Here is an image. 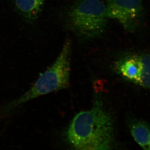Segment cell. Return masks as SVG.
<instances>
[{"instance_id":"cell-6","label":"cell","mask_w":150,"mask_h":150,"mask_svg":"<svg viewBox=\"0 0 150 150\" xmlns=\"http://www.w3.org/2000/svg\"><path fill=\"white\" fill-rule=\"evenodd\" d=\"M46 0H13L19 13L29 21L35 20L43 7Z\"/></svg>"},{"instance_id":"cell-3","label":"cell","mask_w":150,"mask_h":150,"mask_svg":"<svg viewBox=\"0 0 150 150\" xmlns=\"http://www.w3.org/2000/svg\"><path fill=\"white\" fill-rule=\"evenodd\" d=\"M108 18L106 6L100 0H78L68 13L70 29L83 40L102 36L106 30Z\"/></svg>"},{"instance_id":"cell-5","label":"cell","mask_w":150,"mask_h":150,"mask_svg":"<svg viewBox=\"0 0 150 150\" xmlns=\"http://www.w3.org/2000/svg\"><path fill=\"white\" fill-rule=\"evenodd\" d=\"M119 73L128 80L142 87H150V56L143 54L127 56L118 63Z\"/></svg>"},{"instance_id":"cell-1","label":"cell","mask_w":150,"mask_h":150,"mask_svg":"<svg viewBox=\"0 0 150 150\" xmlns=\"http://www.w3.org/2000/svg\"><path fill=\"white\" fill-rule=\"evenodd\" d=\"M65 137L71 150H114L113 120L100 100L97 99L90 110L75 115Z\"/></svg>"},{"instance_id":"cell-4","label":"cell","mask_w":150,"mask_h":150,"mask_svg":"<svg viewBox=\"0 0 150 150\" xmlns=\"http://www.w3.org/2000/svg\"><path fill=\"white\" fill-rule=\"evenodd\" d=\"M108 18L118 21L126 31L137 30L142 21L144 8L142 0H106Z\"/></svg>"},{"instance_id":"cell-7","label":"cell","mask_w":150,"mask_h":150,"mask_svg":"<svg viewBox=\"0 0 150 150\" xmlns=\"http://www.w3.org/2000/svg\"><path fill=\"white\" fill-rule=\"evenodd\" d=\"M130 132L134 140L144 150H150L149 126L144 121H135L130 123Z\"/></svg>"},{"instance_id":"cell-2","label":"cell","mask_w":150,"mask_h":150,"mask_svg":"<svg viewBox=\"0 0 150 150\" xmlns=\"http://www.w3.org/2000/svg\"><path fill=\"white\" fill-rule=\"evenodd\" d=\"M71 43L66 40L54 64L38 78L29 90L16 99L0 107V117L11 114L38 97L67 88L69 85Z\"/></svg>"}]
</instances>
